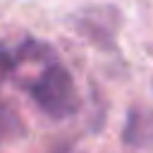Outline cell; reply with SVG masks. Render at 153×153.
<instances>
[{"label":"cell","mask_w":153,"mask_h":153,"mask_svg":"<svg viewBox=\"0 0 153 153\" xmlns=\"http://www.w3.org/2000/svg\"><path fill=\"white\" fill-rule=\"evenodd\" d=\"M29 93H31L33 103L41 108V112L53 120L72 117L79 108L74 79H72L69 69L62 67L60 62H50L48 67H43L38 79L29 86Z\"/></svg>","instance_id":"obj_1"},{"label":"cell","mask_w":153,"mask_h":153,"mask_svg":"<svg viewBox=\"0 0 153 153\" xmlns=\"http://www.w3.org/2000/svg\"><path fill=\"white\" fill-rule=\"evenodd\" d=\"M122 143L134 151H153V108L131 105L127 110Z\"/></svg>","instance_id":"obj_2"},{"label":"cell","mask_w":153,"mask_h":153,"mask_svg":"<svg viewBox=\"0 0 153 153\" xmlns=\"http://www.w3.org/2000/svg\"><path fill=\"white\" fill-rule=\"evenodd\" d=\"M22 134H24V127H22L19 115H17L10 105L0 103V146H2L5 141H10V139L22 136Z\"/></svg>","instance_id":"obj_3"},{"label":"cell","mask_w":153,"mask_h":153,"mask_svg":"<svg viewBox=\"0 0 153 153\" xmlns=\"http://www.w3.org/2000/svg\"><path fill=\"white\" fill-rule=\"evenodd\" d=\"M53 153H86V151H81V148H76V146H62V148H57V151H53Z\"/></svg>","instance_id":"obj_4"}]
</instances>
